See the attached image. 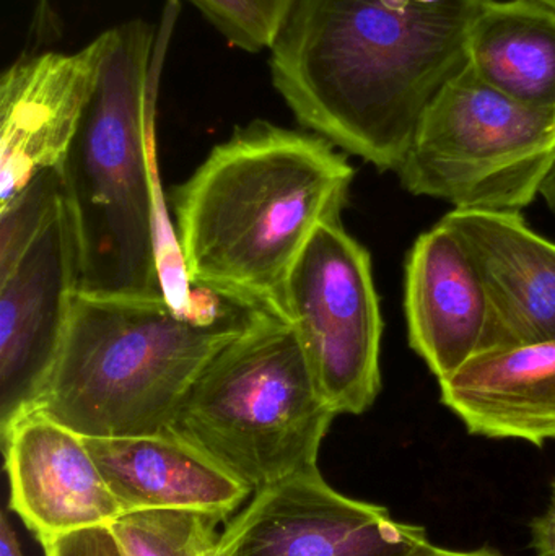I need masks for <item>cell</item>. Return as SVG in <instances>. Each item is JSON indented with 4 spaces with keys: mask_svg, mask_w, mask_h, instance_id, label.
<instances>
[{
    "mask_svg": "<svg viewBox=\"0 0 555 556\" xmlns=\"http://www.w3.org/2000/svg\"><path fill=\"white\" fill-rule=\"evenodd\" d=\"M489 0H297L269 49L270 80L300 126L398 172L424 111L468 65Z\"/></svg>",
    "mask_w": 555,
    "mask_h": 556,
    "instance_id": "1",
    "label": "cell"
},
{
    "mask_svg": "<svg viewBox=\"0 0 555 556\" xmlns=\"http://www.w3.org/2000/svg\"><path fill=\"white\" fill-rule=\"evenodd\" d=\"M355 169L310 130L238 127L175 191L186 281L286 319V285L306 243L341 218Z\"/></svg>",
    "mask_w": 555,
    "mask_h": 556,
    "instance_id": "2",
    "label": "cell"
},
{
    "mask_svg": "<svg viewBox=\"0 0 555 556\" xmlns=\"http://www.w3.org/2000/svg\"><path fill=\"white\" fill-rule=\"evenodd\" d=\"M263 313L194 285L182 304L168 296L77 293L48 381L28 414L81 438L172 431L212 359Z\"/></svg>",
    "mask_w": 555,
    "mask_h": 556,
    "instance_id": "3",
    "label": "cell"
},
{
    "mask_svg": "<svg viewBox=\"0 0 555 556\" xmlns=\"http://www.w3.org/2000/svg\"><path fill=\"white\" fill-rule=\"evenodd\" d=\"M176 12L108 28L97 90L62 162L64 198L77 235L78 293L168 296L153 194L156 90Z\"/></svg>",
    "mask_w": 555,
    "mask_h": 556,
    "instance_id": "4",
    "label": "cell"
},
{
    "mask_svg": "<svg viewBox=\"0 0 555 556\" xmlns=\"http://www.w3.org/2000/svg\"><path fill=\"white\" fill-rule=\"evenodd\" d=\"M336 417L292 324L266 311L212 359L172 431L256 492L318 467Z\"/></svg>",
    "mask_w": 555,
    "mask_h": 556,
    "instance_id": "5",
    "label": "cell"
},
{
    "mask_svg": "<svg viewBox=\"0 0 555 556\" xmlns=\"http://www.w3.org/2000/svg\"><path fill=\"white\" fill-rule=\"evenodd\" d=\"M554 162L555 111L507 97L468 64L424 111L396 175L404 191L455 211L521 212Z\"/></svg>",
    "mask_w": 555,
    "mask_h": 556,
    "instance_id": "6",
    "label": "cell"
},
{
    "mask_svg": "<svg viewBox=\"0 0 555 556\" xmlns=\"http://www.w3.org/2000/svg\"><path fill=\"white\" fill-rule=\"evenodd\" d=\"M292 324L323 395L338 415H362L381 392L383 317L371 257L342 227L313 233L286 285Z\"/></svg>",
    "mask_w": 555,
    "mask_h": 556,
    "instance_id": "7",
    "label": "cell"
},
{
    "mask_svg": "<svg viewBox=\"0 0 555 556\" xmlns=\"http://www.w3.org/2000/svg\"><path fill=\"white\" fill-rule=\"evenodd\" d=\"M222 538L231 556H404L429 541L422 526L332 489L318 467L256 490Z\"/></svg>",
    "mask_w": 555,
    "mask_h": 556,
    "instance_id": "8",
    "label": "cell"
},
{
    "mask_svg": "<svg viewBox=\"0 0 555 556\" xmlns=\"http://www.w3.org/2000/svg\"><path fill=\"white\" fill-rule=\"evenodd\" d=\"M78 281L77 235L64 198L20 260L0 274V428L38 401Z\"/></svg>",
    "mask_w": 555,
    "mask_h": 556,
    "instance_id": "9",
    "label": "cell"
},
{
    "mask_svg": "<svg viewBox=\"0 0 555 556\" xmlns=\"http://www.w3.org/2000/svg\"><path fill=\"white\" fill-rule=\"evenodd\" d=\"M108 33L75 52L23 55L0 78V205L59 169L97 90Z\"/></svg>",
    "mask_w": 555,
    "mask_h": 556,
    "instance_id": "10",
    "label": "cell"
},
{
    "mask_svg": "<svg viewBox=\"0 0 555 556\" xmlns=\"http://www.w3.org/2000/svg\"><path fill=\"white\" fill-rule=\"evenodd\" d=\"M9 509L39 544L124 515L80 434L41 414L2 428Z\"/></svg>",
    "mask_w": 555,
    "mask_h": 556,
    "instance_id": "11",
    "label": "cell"
},
{
    "mask_svg": "<svg viewBox=\"0 0 555 556\" xmlns=\"http://www.w3.org/2000/svg\"><path fill=\"white\" fill-rule=\"evenodd\" d=\"M411 350L437 381L497 349L494 311L466 248L439 222L414 241L404 263Z\"/></svg>",
    "mask_w": 555,
    "mask_h": 556,
    "instance_id": "12",
    "label": "cell"
},
{
    "mask_svg": "<svg viewBox=\"0 0 555 556\" xmlns=\"http://www.w3.org/2000/svg\"><path fill=\"white\" fill-rule=\"evenodd\" d=\"M482 278L497 349L555 340V243L520 212L455 211L442 218Z\"/></svg>",
    "mask_w": 555,
    "mask_h": 556,
    "instance_id": "13",
    "label": "cell"
},
{
    "mask_svg": "<svg viewBox=\"0 0 555 556\" xmlns=\"http://www.w3.org/2000/svg\"><path fill=\"white\" fill-rule=\"evenodd\" d=\"M84 440L124 513L191 509L227 519L254 493L175 431Z\"/></svg>",
    "mask_w": 555,
    "mask_h": 556,
    "instance_id": "14",
    "label": "cell"
},
{
    "mask_svg": "<svg viewBox=\"0 0 555 556\" xmlns=\"http://www.w3.org/2000/svg\"><path fill=\"white\" fill-rule=\"evenodd\" d=\"M439 386L440 402L472 437L555 441V340L489 350Z\"/></svg>",
    "mask_w": 555,
    "mask_h": 556,
    "instance_id": "15",
    "label": "cell"
},
{
    "mask_svg": "<svg viewBox=\"0 0 555 556\" xmlns=\"http://www.w3.org/2000/svg\"><path fill=\"white\" fill-rule=\"evenodd\" d=\"M468 64L507 97L555 111V9L540 0H489L469 35Z\"/></svg>",
    "mask_w": 555,
    "mask_h": 556,
    "instance_id": "16",
    "label": "cell"
},
{
    "mask_svg": "<svg viewBox=\"0 0 555 556\" xmlns=\"http://www.w3.org/2000/svg\"><path fill=\"white\" fill-rule=\"evenodd\" d=\"M225 519L191 509H140L108 528L124 556H195L218 538Z\"/></svg>",
    "mask_w": 555,
    "mask_h": 556,
    "instance_id": "17",
    "label": "cell"
},
{
    "mask_svg": "<svg viewBox=\"0 0 555 556\" xmlns=\"http://www.w3.org/2000/svg\"><path fill=\"white\" fill-rule=\"evenodd\" d=\"M231 46L250 54L269 51L297 0H185Z\"/></svg>",
    "mask_w": 555,
    "mask_h": 556,
    "instance_id": "18",
    "label": "cell"
},
{
    "mask_svg": "<svg viewBox=\"0 0 555 556\" xmlns=\"http://www.w3.org/2000/svg\"><path fill=\"white\" fill-rule=\"evenodd\" d=\"M62 199L61 172L46 169L0 205V274L7 273L25 253Z\"/></svg>",
    "mask_w": 555,
    "mask_h": 556,
    "instance_id": "19",
    "label": "cell"
},
{
    "mask_svg": "<svg viewBox=\"0 0 555 556\" xmlns=\"http://www.w3.org/2000/svg\"><path fill=\"white\" fill-rule=\"evenodd\" d=\"M41 545L45 556H124L108 526L80 529Z\"/></svg>",
    "mask_w": 555,
    "mask_h": 556,
    "instance_id": "20",
    "label": "cell"
},
{
    "mask_svg": "<svg viewBox=\"0 0 555 556\" xmlns=\"http://www.w3.org/2000/svg\"><path fill=\"white\" fill-rule=\"evenodd\" d=\"M531 548L534 556H555V480L546 511L531 521Z\"/></svg>",
    "mask_w": 555,
    "mask_h": 556,
    "instance_id": "21",
    "label": "cell"
},
{
    "mask_svg": "<svg viewBox=\"0 0 555 556\" xmlns=\"http://www.w3.org/2000/svg\"><path fill=\"white\" fill-rule=\"evenodd\" d=\"M404 556H505L492 548H478V551H453V548L440 547L430 541L422 542Z\"/></svg>",
    "mask_w": 555,
    "mask_h": 556,
    "instance_id": "22",
    "label": "cell"
},
{
    "mask_svg": "<svg viewBox=\"0 0 555 556\" xmlns=\"http://www.w3.org/2000/svg\"><path fill=\"white\" fill-rule=\"evenodd\" d=\"M10 509H3L0 515V556H25L20 547L18 538L9 518Z\"/></svg>",
    "mask_w": 555,
    "mask_h": 556,
    "instance_id": "23",
    "label": "cell"
},
{
    "mask_svg": "<svg viewBox=\"0 0 555 556\" xmlns=\"http://www.w3.org/2000/svg\"><path fill=\"white\" fill-rule=\"evenodd\" d=\"M195 556H231V547L222 535H218L212 544L199 551Z\"/></svg>",
    "mask_w": 555,
    "mask_h": 556,
    "instance_id": "24",
    "label": "cell"
},
{
    "mask_svg": "<svg viewBox=\"0 0 555 556\" xmlns=\"http://www.w3.org/2000/svg\"><path fill=\"white\" fill-rule=\"evenodd\" d=\"M541 198L546 202L547 207H550L551 214L554 215L555 218V162L553 169H551L550 176H547L546 181H544L543 188H541Z\"/></svg>",
    "mask_w": 555,
    "mask_h": 556,
    "instance_id": "25",
    "label": "cell"
},
{
    "mask_svg": "<svg viewBox=\"0 0 555 556\" xmlns=\"http://www.w3.org/2000/svg\"><path fill=\"white\" fill-rule=\"evenodd\" d=\"M48 0H38V10H36V25L45 26V20L48 18Z\"/></svg>",
    "mask_w": 555,
    "mask_h": 556,
    "instance_id": "26",
    "label": "cell"
},
{
    "mask_svg": "<svg viewBox=\"0 0 555 556\" xmlns=\"http://www.w3.org/2000/svg\"><path fill=\"white\" fill-rule=\"evenodd\" d=\"M540 2L546 3V5L553 7V9H555V0H540Z\"/></svg>",
    "mask_w": 555,
    "mask_h": 556,
    "instance_id": "27",
    "label": "cell"
}]
</instances>
